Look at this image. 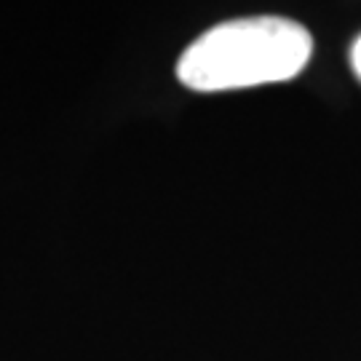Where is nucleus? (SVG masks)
Here are the masks:
<instances>
[{
    "instance_id": "nucleus-1",
    "label": "nucleus",
    "mask_w": 361,
    "mask_h": 361,
    "mask_svg": "<svg viewBox=\"0 0 361 361\" xmlns=\"http://www.w3.org/2000/svg\"><path fill=\"white\" fill-rule=\"evenodd\" d=\"M313 38L284 16H252L212 27L182 54L177 75L193 91L281 83L308 65Z\"/></svg>"
},
{
    "instance_id": "nucleus-2",
    "label": "nucleus",
    "mask_w": 361,
    "mask_h": 361,
    "mask_svg": "<svg viewBox=\"0 0 361 361\" xmlns=\"http://www.w3.org/2000/svg\"><path fill=\"white\" fill-rule=\"evenodd\" d=\"M350 65H353V73H356L359 80H361V35L356 38L353 49H350Z\"/></svg>"
}]
</instances>
